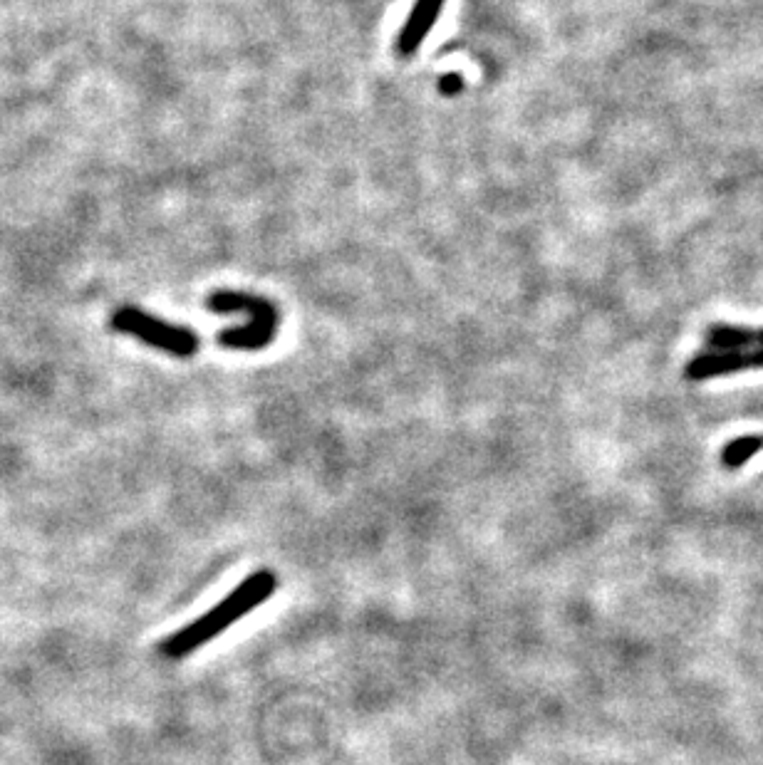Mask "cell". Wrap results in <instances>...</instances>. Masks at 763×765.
Segmentation results:
<instances>
[{"mask_svg":"<svg viewBox=\"0 0 763 765\" xmlns=\"http://www.w3.org/2000/svg\"><path fill=\"white\" fill-rule=\"evenodd\" d=\"M275 590H278V575H275L271 567L256 570L253 575H248L226 600H221L218 605L211 607L209 612L201 614L199 619L181 627L179 632H174L171 637H166L164 642L159 644V652L169 659L189 657L191 652H196L199 647H204V644L221 637L231 624H236L238 619L251 614L258 605L271 600Z\"/></svg>","mask_w":763,"mask_h":765,"instance_id":"6da1fadb","label":"cell"},{"mask_svg":"<svg viewBox=\"0 0 763 765\" xmlns=\"http://www.w3.org/2000/svg\"><path fill=\"white\" fill-rule=\"evenodd\" d=\"M209 310L218 315L228 312H246L251 320L243 327H231V330L218 332V345L228 350H263L273 342L275 330H278V310L268 303L266 298L248 293H231V290H218L206 300Z\"/></svg>","mask_w":763,"mask_h":765,"instance_id":"7a4b0ae2","label":"cell"},{"mask_svg":"<svg viewBox=\"0 0 763 765\" xmlns=\"http://www.w3.org/2000/svg\"><path fill=\"white\" fill-rule=\"evenodd\" d=\"M112 327L174 357H194L196 350H199V337H196L194 330L171 325V322L152 317L149 312L137 310V307H119L112 315Z\"/></svg>","mask_w":763,"mask_h":765,"instance_id":"3957f363","label":"cell"},{"mask_svg":"<svg viewBox=\"0 0 763 765\" xmlns=\"http://www.w3.org/2000/svg\"><path fill=\"white\" fill-rule=\"evenodd\" d=\"M751 367H763V350L751 352V355H744V352H707L702 357H694L684 367V377L697 382V379L724 377V374L736 372V369Z\"/></svg>","mask_w":763,"mask_h":765,"instance_id":"277c9868","label":"cell"},{"mask_svg":"<svg viewBox=\"0 0 763 765\" xmlns=\"http://www.w3.org/2000/svg\"><path fill=\"white\" fill-rule=\"evenodd\" d=\"M444 5L446 0H417V3H414L407 23H404V28L399 30L397 35L399 55L409 57L422 48V43L427 40V35L432 33L436 20H439V13L444 10Z\"/></svg>","mask_w":763,"mask_h":765,"instance_id":"5b68a950","label":"cell"},{"mask_svg":"<svg viewBox=\"0 0 763 765\" xmlns=\"http://www.w3.org/2000/svg\"><path fill=\"white\" fill-rule=\"evenodd\" d=\"M751 345H759V332L746 327L714 325L707 332L709 352H744Z\"/></svg>","mask_w":763,"mask_h":765,"instance_id":"8992f818","label":"cell"},{"mask_svg":"<svg viewBox=\"0 0 763 765\" xmlns=\"http://www.w3.org/2000/svg\"><path fill=\"white\" fill-rule=\"evenodd\" d=\"M759 451H763V436H741V439L729 441L721 451V463L726 468H741L744 463L754 459Z\"/></svg>","mask_w":763,"mask_h":765,"instance_id":"52a82bcc","label":"cell"},{"mask_svg":"<svg viewBox=\"0 0 763 765\" xmlns=\"http://www.w3.org/2000/svg\"><path fill=\"white\" fill-rule=\"evenodd\" d=\"M464 90V80H461V75H456V72H449V75H444L439 80V92L446 97H454L459 95V92Z\"/></svg>","mask_w":763,"mask_h":765,"instance_id":"ba28073f","label":"cell"}]
</instances>
